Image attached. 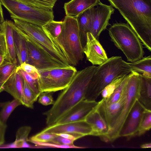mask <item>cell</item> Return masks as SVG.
<instances>
[{
    "label": "cell",
    "instance_id": "obj_1",
    "mask_svg": "<svg viewBox=\"0 0 151 151\" xmlns=\"http://www.w3.org/2000/svg\"><path fill=\"white\" fill-rule=\"evenodd\" d=\"M97 67L88 66L77 72L69 85L63 90L52 107L43 113L47 126L55 124L74 106L85 99L86 91Z\"/></svg>",
    "mask_w": 151,
    "mask_h": 151
},
{
    "label": "cell",
    "instance_id": "obj_2",
    "mask_svg": "<svg viewBox=\"0 0 151 151\" xmlns=\"http://www.w3.org/2000/svg\"><path fill=\"white\" fill-rule=\"evenodd\" d=\"M151 51V0H108Z\"/></svg>",
    "mask_w": 151,
    "mask_h": 151
},
{
    "label": "cell",
    "instance_id": "obj_3",
    "mask_svg": "<svg viewBox=\"0 0 151 151\" xmlns=\"http://www.w3.org/2000/svg\"><path fill=\"white\" fill-rule=\"evenodd\" d=\"M132 71L129 63L119 56H112L98 67L88 84L85 99L95 101L104 88L114 79Z\"/></svg>",
    "mask_w": 151,
    "mask_h": 151
},
{
    "label": "cell",
    "instance_id": "obj_4",
    "mask_svg": "<svg viewBox=\"0 0 151 151\" xmlns=\"http://www.w3.org/2000/svg\"><path fill=\"white\" fill-rule=\"evenodd\" d=\"M13 20L15 28L23 36L28 39L54 60L66 67L70 65L62 49L42 26L24 21Z\"/></svg>",
    "mask_w": 151,
    "mask_h": 151
},
{
    "label": "cell",
    "instance_id": "obj_5",
    "mask_svg": "<svg viewBox=\"0 0 151 151\" xmlns=\"http://www.w3.org/2000/svg\"><path fill=\"white\" fill-rule=\"evenodd\" d=\"M54 39L62 50L70 65L76 66L83 60V47L75 17L66 15L60 32Z\"/></svg>",
    "mask_w": 151,
    "mask_h": 151
},
{
    "label": "cell",
    "instance_id": "obj_6",
    "mask_svg": "<svg viewBox=\"0 0 151 151\" xmlns=\"http://www.w3.org/2000/svg\"><path fill=\"white\" fill-rule=\"evenodd\" d=\"M108 31L111 40L122 51L128 61L133 62L143 57L145 52L142 44L127 23L114 24Z\"/></svg>",
    "mask_w": 151,
    "mask_h": 151
},
{
    "label": "cell",
    "instance_id": "obj_7",
    "mask_svg": "<svg viewBox=\"0 0 151 151\" xmlns=\"http://www.w3.org/2000/svg\"><path fill=\"white\" fill-rule=\"evenodd\" d=\"M141 83L140 74L132 71L129 74L124 87L126 96L122 111L107 135L103 139L104 141L112 142L119 137L126 119L136 101L139 99Z\"/></svg>",
    "mask_w": 151,
    "mask_h": 151
},
{
    "label": "cell",
    "instance_id": "obj_8",
    "mask_svg": "<svg viewBox=\"0 0 151 151\" xmlns=\"http://www.w3.org/2000/svg\"><path fill=\"white\" fill-rule=\"evenodd\" d=\"M12 19H16L42 26L54 18L53 10L34 8L15 0H0Z\"/></svg>",
    "mask_w": 151,
    "mask_h": 151
},
{
    "label": "cell",
    "instance_id": "obj_9",
    "mask_svg": "<svg viewBox=\"0 0 151 151\" xmlns=\"http://www.w3.org/2000/svg\"><path fill=\"white\" fill-rule=\"evenodd\" d=\"M40 92H53L62 90L69 84L77 72L73 65L54 69L38 70Z\"/></svg>",
    "mask_w": 151,
    "mask_h": 151
},
{
    "label": "cell",
    "instance_id": "obj_10",
    "mask_svg": "<svg viewBox=\"0 0 151 151\" xmlns=\"http://www.w3.org/2000/svg\"><path fill=\"white\" fill-rule=\"evenodd\" d=\"M114 9L110 5L100 1L96 6L91 8V20L89 32L99 40V36L109 25V21Z\"/></svg>",
    "mask_w": 151,
    "mask_h": 151
},
{
    "label": "cell",
    "instance_id": "obj_11",
    "mask_svg": "<svg viewBox=\"0 0 151 151\" xmlns=\"http://www.w3.org/2000/svg\"><path fill=\"white\" fill-rule=\"evenodd\" d=\"M23 37L26 41L27 47L26 63L34 66L38 70L66 67L51 58L28 39Z\"/></svg>",
    "mask_w": 151,
    "mask_h": 151
},
{
    "label": "cell",
    "instance_id": "obj_12",
    "mask_svg": "<svg viewBox=\"0 0 151 151\" xmlns=\"http://www.w3.org/2000/svg\"><path fill=\"white\" fill-rule=\"evenodd\" d=\"M146 109L137 100L128 115L119 134V137H125L128 139L137 135L139 126Z\"/></svg>",
    "mask_w": 151,
    "mask_h": 151
},
{
    "label": "cell",
    "instance_id": "obj_13",
    "mask_svg": "<svg viewBox=\"0 0 151 151\" xmlns=\"http://www.w3.org/2000/svg\"><path fill=\"white\" fill-rule=\"evenodd\" d=\"M98 103L96 100L84 99L68 110L55 124H63L85 120L87 116L96 107Z\"/></svg>",
    "mask_w": 151,
    "mask_h": 151
},
{
    "label": "cell",
    "instance_id": "obj_14",
    "mask_svg": "<svg viewBox=\"0 0 151 151\" xmlns=\"http://www.w3.org/2000/svg\"><path fill=\"white\" fill-rule=\"evenodd\" d=\"M126 96V93L124 88L121 97L117 101L109 104H106L104 103L102 99L98 102L96 108L107 124L109 128V131L113 127L121 113Z\"/></svg>",
    "mask_w": 151,
    "mask_h": 151
},
{
    "label": "cell",
    "instance_id": "obj_15",
    "mask_svg": "<svg viewBox=\"0 0 151 151\" xmlns=\"http://www.w3.org/2000/svg\"><path fill=\"white\" fill-rule=\"evenodd\" d=\"M83 52L88 60L93 65H100L108 58L105 50L99 40L89 32L86 33Z\"/></svg>",
    "mask_w": 151,
    "mask_h": 151
},
{
    "label": "cell",
    "instance_id": "obj_16",
    "mask_svg": "<svg viewBox=\"0 0 151 151\" xmlns=\"http://www.w3.org/2000/svg\"><path fill=\"white\" fill-rule=\"evenodd\" d=\"M41 132L55 134L76 133L85 136L91 135L92 130L91 125L84 120L63 124H54L47 126Z\"/></svg>",
    "mask_w": 151,
    "mask_h": 151
},
{
    "label": "cell",
    "instance_id": "obj_17",
    "mask_svg": "<svg viewBox=\"0 0 151 151\" xmlns=\"http://www.w3.org/2000/svg\"><path fill=\"white\" fill-rule=\"evenodd\" d=\"M85 120L91 127V135L99 137L103 139L108 134L109 127L96 106L87 116Z\"/></svg>",
    "mask_w": 151,
    "mask_h": 151
},
{
    "label": "cell",
    "instance_id": "obj_18",
    "mask_svg": "<svg viewBox=\"0 0 151 151\" xmlns=\"http://www.w3.org/2000/svg\"><path fill=\"white\" fill-rule=\"evenodd\" d=\"M13 23L11 21H4L0 24V31L4 33L5 40L6 54L5 60L17 63L13 36Z\"/></svg>",
    "mask_w": 151,
    "mask_h": 151
},
{
    "label": "cell",
    "instance_id": "obj_19",
    "mask_svg": "<svg viewBox=\"0 0 151 151\" xmlns=\"http://www.w3.org/2000/svg\"><path fill=\"white\" fill-rule=\"evenodd\" d=\"M100 0H71L65 3L66 15L76 17L86 10L96 6Z\"/></svg>",
    "mask_w": 151,
    "mask_h": 151
},
{
    "label": "cell",
    "instance_id": "obj_20",
    "mask_svg": "<svg viewBox=\"0 0 151 151\" xmlns=\"http://www.w3.org/2000/svg\"><path fill=\"white\" fill-rule=\"evenodd\" d=\"M4 91L19 100L22 104L23 93V81L21 76L16 72L5 82Z\"/></svg>",
    "mask_w": 151,
    "mask_h": 151
},
{
    "label": "cell",
    "instance_id": "obj_21",
    "mask_svg": "<svg viewBox=\"0 0 151 151\" xmlns=\"http://www.w3.org/2000/svg\"><path fill=\"white\" fill-rule=\"evenodd\" d=\"M13 36L16 53L19 65L26 62L27 57V43L24 38L18 32L13 22Z\"/></svg>",
    "mask_w": 151,
    "mask_h": 151
},
{
    "label": "cell",
    "instance_id": "obj_22",
    "mask_svg": "<svg viewBox=\"0 0 151 151\" xmlns=\"http://www.w3.org/2000/svg\"><path fill=\"white\" fill-rule=\"evenodd\" d=\"M140 74L141 83L138 100L146 109L151 110V76Z\"/></svg>",
    "mask_w": 151,
    "mask_h": 151
},
{
    "label": "cell",
    "instance_id": "obj_23",
    "mask_svg": "<svg viewBox=\"0 0 151 151\" xmlns=\"http://www.w3.org/2000/svg\"><path fill=\"white\" fill-rule=\"evenodd\" d=\"M132 71L151 76V56L143 57L137 61L129 63Z\"/></svg>",
    "mask_w": 151,
    "mask_h": 151
},
{
    "label": "cell",
    "instance_id": "obj_24",
    "mask_svg": "<svg viewBox=\"0 0 151 151\" xmlns=\"http://www.w3.org/2000/svg\"><path fill=\"white\" fill-rule=\"evenodd\" d=\"M22 104L18 100L14 99L9 101L0 104L1 109L0 111V120L6 123L7 119L13 110L18 106Z\"/></svg>",
    "mask_w": 151,
    "mask_h": 151
},
{
    "label": "cell",
    "instance_id": "obj_25",
    "mask_svg": "<svg viewBox=\"0 0 151 151\" xmlns=\"http://www.w3.org/2000/svg\"><path fill=\"white\" fill-rule=\"evenodd\" d=\"M91 8L75 17L77 21L81 34H82L86 40V33L89 32L91 20Z\"/></svg>",
    "mask_w": 151,
    "mask_h": 151
},
{
    "label": "cell",
    "instance_id": "obj_26",
    "mask_svg": "<svg viewBox=\"0 0 151 151\" xmlns=\"http://www.w3.org/2000/svg\"><path fill=\"white\" fill-rule=\"evenodd\" d=\"M31 130V128L29 126H24L19 129L16 134V138L14 143V146L17 147H30L27 143L28 136Z\"/></svg>",
    "mask_w": 151,
    "mask_h": 151
},
{
    "label": "cell",
    "instance_id": "obj_27",
    "mask_svg": "<svg viewBox=\"0 0 151 151\" xmlns=\"http://www.w3.org/2000/svg\"><path fill=\"white\" fill-rule=\"evenodd\" d=\"M34 8L45 10H52L57 0H15Z\"/></svg>",
    "mask_w": 151,
    "mask_h": 151
},
{
    "label": "cell",
    "instance_id": "obj_28",
    "mask_svg": "<svg viewBox=\"0 0 151 151\" xmlns=\"http://www.w3.org/2000/svg\"><path fill=\"white\" fill-rule=\"evenodd\" d=\"M17 63H11L5 60L0 66V81L4 83L16 72Z\"/></svg>",
    "mask_w": 151,
    "mask_h": 151
},
{
    "label": "cell",
    "instance_id": "obj_29",
    "mask_svg": "<svg viewBox=\"0 0 151 151\" xmlns=\"http://www.w3.org/2000/svg\"><path fill=\"white\" fill-rule=\"evenodd\" d=\"M23 93L22 105L28 108L33 109V104L38 97L29 88L25 81L23 79Z\"/></svg>",
    "mask_w": 151,
    "mask_h": 151
},
{
    "label": "cell",
    "instance_id": "obj_30",
    "mask_svg": "<svg viewBox=\"0 0 151 151\" xmlns=\"http://www.w3.org/2000/svg\"><path fill=\"white\" fill-rule=\"evenodd\" d=\"M16 72L21 76L22 78L25 81L29 88L38 97L41 92L39 89L38 79L33 78L20 68L19 65L17 67Z\"/></svg>",
    "mask_w": 151,
    "mask_h": 151
},
{
    "label": "cell",
    "instance_id": "obj_31",
    "mask_svg": "<svg viewBox=\"0 0 151 151\" xmlns=\"http://www.w3.org/2000/svg\"><path fill=\"white\" fill-rule=\"evenodd\" d=\"M63 21L52 20L42 26L46 32L53 38H56L61 32Z\"/></svg>",
    "mask_w": 151,
    "mask_h": 151
},
{
    "label": "cell",
    "instance_id": "obj_32",
    "mask_svg": "<svg viewBox=\"0 0 151 151\" xmlns=\"http://www.w3.org/2000/svg\"><path fill=\"white\" fill-rule=\"evenodd\" d=\"M151 128V110L146 109L144 111L137 132V135L140 136Z\"/></svg>",
    "mask_w": 151,
    "mask_h": 151
},
{
    "label": "cell",
    "instance_id": "obj_33",
    "mask_svg": "<svg viewBox=\"0 0 151 151\" xmlns=\"http://www.w3.org/2000/svg\"><path fill=\"white\" fill-rule=\"evenodd\" d=\"M129 74L127 76L125 79L116 88L109 98L106 99H103L105 104H109L113 103L117 101L119 99L123 92L125 86L129 77Z\"/></svg>",
    "mask_w": 151,
    "mask_h": 151
},
{
    "label": "cell",
    "instance_id": "obj_34",
    "mask_svg": "<svg viewBox=\"0 0 151 151\" xmlns=\"http://www.w3.org/2000/svg\"><path fill=\"white\" fill-rule=\"evenodd\" d=\"M127 76L116 78L106 86L101 93L103 99H106L109 98Z\"/></svg>",
    "mask_w": 151,
    "mask_h": 151
},
{
    "label": "cell",
    "instance_id": "obj_35",
    "mask_svg": "<svg viewBox=\"0 0 151 151\" xmlns=\"http://www.w3.org/2000/svg\"><path fill=\"white\" fill-rule=\"evenodd\" d=\"M57 136L56 134L40 132L28 139V141L50 142Z\"/></svg>",
    "mask_w": 151,
    "mask_h": 151
},
{
    "label": "cell",
    "instance_id": "obj_36",
    "mask_svg": "<svg viewBox=\"0 0 151 151\" xmlns=\"http://www.w3.org/2000/svg\"><path fill=\"white\" fill-rule=\"evenodd\" d=\"M31 142L35 144L37 148H83L84 147L77 146L74 145H61L55 144L51 142H40L32 141Z\"/></svg>",
    "mask_w": 151,
    "mask_h": 151
},
{
    "label": "cell",
    "instance_id": "obj_37",
    "mask_svg": "<svg viewBox=\"0 0 151 151\" xmlns=\"http://www.w3.org/2000/svg\"><path fill=\"white\" fill-rule=\"evenodd\" d=\"M22 69L34 79H38L39 74L38 70L34 66L26 62L19 65Z\"/></svg>",
    "mask_w": 151,
    "mask_h": 151
},
{
    "label": "cell",
    "instance_id": "obj_38",
    "mask_svg": "<svg viewBox=\"0 0 151 151\" xmlns=\"http://www.w3.org/2000/svg\"><path fill=\"white\" fill-rule=\"evenodd\" d=\"M52 92H41L38 97L39 103L44 106L53 104L55 102L52 96Z\"/></svg>",
    "mask_w": 151,
    "mask_h": 151
},
{
    "label": "cell",
    "instance_id": "obj_39",
    "mask_svg": "<svg viewBox=\"0 0 151 151\" xmlns=\"http://www.w3.org/2000/svg\"><path fill=\"white\" fill-rule=\"evenodd\" d=\"M73 142L74 141L71 140L57 135L52 141L50 142L58 145H74Z\"/></svg>",
    "mask_w": 151,
    "mask_h": 151
},
{
    "label": "cell",
    "instance_id": "obj_40",
    "mask_svg": "<svg viewBox=\"0 0 151 151\" xmlns=\"http://www.w3.org/2000/svg\"><path fill=\"white\" fill-rule=\"evenodd\" d=\"M57 135L70 139L73 141L84 137L82 134L76 133H61L56 134Z\"/></svg>",
    "mask_w": 151,
    "mask_h": 151
},
{
    "label": "cell",
    "instance_id": "obj_41",
    "mask_svg": "<svg viewBox=\"0 0 151 151\" xmlns=\"http://www.w3.org/2000/svg\"><path fill=\"white\" fill-rule=\"evenodd\" d=\"M0 54L5 56L6 54V46L4 33L0 31Z\"/></svg>",
    "mask_w": 151,
    "mask_h": 151
},
{
    "label": "cell",
    "instance_id": "obj_42",
    "mask_svg": "<svg viewBox=\"0 0 151 151\" xmlns=\"http://www.w3.org/2000/svg\"><path fill=\"white\" fill-rule=\"evenodd\" d=\"M7 125L0 120V146L5 142L4 136Z\"/></svg>",
    "mask_w": 151,
    "mask_h": 151
},
{
    "label": "cell",
    "instance_id": "obj_43",
    "mask_svg": "<svg viewBox=\"0 0 151 151\" xmlns=\"http://www.w3.org/2000/svg\"><path fill=\"white\" fill-rule=\"evenodd\" d=\"M1 3L0 1V23H2L4 21V18L2 9L1 6Z\"/></svg>",
    "mask_w": 151,
    "mask_h": 151
},
{
    "label": "cell",
    "instance_id": "obj_44",
    "mask_svg": "<svg viewBox=\"0 0 151 151\" xmlns=\"http://www.w3.org/2000/svg\"><path fill=\"white\" fill-rule=\"evenodd\" d=\"M140 147L142 148H151V142H148L142 145Z\"/></svg>",
    "mask_w": 151,
    "mask_h": 151
},
{
    "label": "cell",
    "instance_id": "obj_45",
    "mask_svg": "<svg viewBox=\"0 0 151 151\" xmlns=\"http://www.w3.org/2000/svg\"><path fill=\"white\" fill-rule=\"evenodd\" d=\"M5 60V56L0 54V66L3 63Z\"/></svg>",
    "mask_w": 151,
    "mask_h": 151
},
{
    "label": "cell",
    "instance_id": "obj_46",
    "mask_svg": "<svg viewBox=\"0 0 151 151\" xmlns=\"http://www.w3.org/2000/svg\"><path fill=\"white\" fill-rule=\"evenodd\" d=\"M4 83L0 81V93L4 91Z\"/></svg>",
    "mask_w": 151,
    "mask_h": 151
},
{
    "label": "cell",
    "instance_id": "obj_47",
    "mask_svg": "<svg viewBox=\"0 0 151 151\" xmlns=\"http://www.w3.org/2000/svg\"></svg>",
    "mask_w": 151,
    "mask_h": 151
}]
</instances>
